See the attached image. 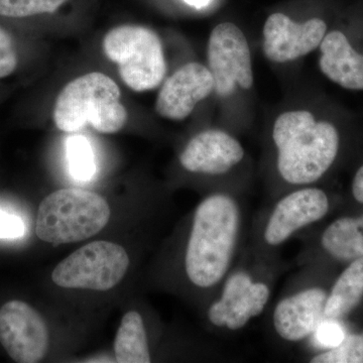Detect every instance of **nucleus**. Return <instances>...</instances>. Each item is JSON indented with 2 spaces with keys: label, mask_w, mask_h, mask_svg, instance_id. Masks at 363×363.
<instances>
[{
  "label": "nucleus",
  "mask_w": 363,
  "mask_h": 363,
  "mask_svg": "<svg viewBox=\"0 0 363 363\" xmlns=\"http://www.w3.org/2000/svg\"><path fill=\"white\" fill-rule=\"evenodd\" d=\"M332 116L318 117L306 109L281 112L272 125L277 169L286 183L311 185L337 161L342 128Z\"/></svg>",
  "instance_id": "obj_1"
},
{
  "label": "nucleus",
  "mask_w": 363,
  "mask_h": 363,
  "mask_svg": "<svg viewBox=\"0 0 363 363\" xmlns=\"http://www.w3.org/2000/svg\"><path fill=\"white\" fill-rule=\"evenodd\" d=\"M240 227V207L233 196L216 193L200 203L185 255L191 283L207 289L223 279L233 264Z\"/></svg>",
  "instance_id": "obj_2"
},
{
  "label": "nucleus",
  "mask_w": 363,
  "mask_h": 363,
  "mask_svg": "<svg viewBox=\"0 0 363 363\" xmlns=\"http://www.w3.org/2000/svg\"><path fill=\"white\" fill-rule=\"evenodd\" d=\"M121 92L113 80L99 72L74 79L57 98L52 118L65 133H77L86 125L98 133H116L123 130L128 112L121 102Z\"/></svg>",
  "instance_id": "obj_3"
},
{
  "label": "nucleus",
  "mask_w": 363,
  "mask_h": 363,
  "mask_svg": "<svg viewBox=\"0 0 363 363\" xmlns=\"http://www.w3.org/2000/svg\"><path fill=\"white\" fill-rule=\"evenodd\" d=\"M111 214L102 196L83 189H62L40 203L35 233L52 245L78 242L99 233Z\"/></svg>",
  "instance_id": "obj_4"
},
{
  "label": "nucleus",
  "mask_w": 363,
  "mask_h": 363,
  "mask_svg": "<svg viewBox=\"0 0 363 363\" xmlns=\"http://www.w3.org/2000/svg\"><path fill=\"white\" fill-rule=\"evenodd\" d=\"M104 54L118 66V73L130 89H156L167 74L161 39L154 30L140 26L112 28L104 40Z\"/></svg>",
  "instance_id": "obj_5"
},
{
  "label": "nucleus",
  "mask_w": 363,
  "mask_h": 363,
  "mask_svg": "<svg viewBox=\"0 0 363 363\" xmlns=\"http://www.w3.org/2000/svg\"><path fill=\"white\" fill-rule=\"evenodd\" d=\"M130 267L128 252L109 241H94L62 260L52 274L57 286L83 290H111L125 276Z\"/></svg>",
  "instance_id": "obj_6"
},
{
  "label": "nucleus",
  "mask_w": 363,
  "mask_h": 363,
  "mask_svg": "<svg viewBox=\"0 0 363 363\" xmlns=\"http://www.w3.org/2000/svg\"><path fill=\"white\" fill-rule=\"evenodd\" d=\"M208 69L214 80V92L228 98L238 90L252 89V52L245 33L235 23H219L210 33L207 45Z\"/></svg>",
  "instance_id": "obj_7"
},
{
  "label": "nucleus",
  "mask_w": 363,
  "mask_h": 363,
  "mask_svg": "<svg viewBox=\"0 0 363 363\" xmlns=\"http://www.w3.org/2000/svg\"><path fill=\"white\" fill-rule=\"evenodd\" d=\"M328 30V23L321 18L295 21L285 13H274L264 25L262 51L272 63L297 61L317 50Z\"/></svg>",
  "instance_id": "obj_8"
},
{
  "label": "nucleus",
  "mask_w": 363,
  "mask_h": 363,
  "mask_svg": "<svg viewBox=\"0 0 363 363\" xmlns=\"http://www.w3.org/2000/svg\"><path fill=\"white\" fill-rule=\"evenodd\" d=\"M0 343L16 362H40L49 350V330L30 305L9 301L0 309Z\"/></svg>",
  "instance_id": "obj_9"
},
{
  "label": "nucleus",
  "mask_w": 363,
  "mask_h": 363,
  "mask_svg": "<svg viewBox=\"0 0 363 363\" xmlns=\"http://www.w3.org/2000/svg\"><path fill=\"white\" fill-rule=\"evenodd\" d=\"M271 298L269 286L255 281L247 272L231 274L222 290L220 298L208 310V319L214 326L236 331L259 317Z\"/></svg>",
  "instance_id": "obj_10"
},
{
  "label": "nucleus",
  "mask_w": 363,
  "mask_h": 363,
  "mask_svg": "<svg viewBox=\"0 0 363 363\" xmlns=\"http://www.w3.org/2000/svg\"><path fill=\"white\" fill-rule=\"evenodd\" d=\"M330 202L322 189L304 187L281 198L269 219L264 240L271 247H279L305 227L323 219L328 213Z\"/></svg>",
  "instance_id": "obj_11"
},
{
  "label": "nucleus",
  "mask_w": 363,
  "mask_h": 363,
  "mask_svg": "<svg viewBox=\"0 0 363 363\" xmlns=\"http://www.w3.org/2000/svg\"><path fill=\"white\" fill-rule=\"evenodd\" d=\"M318 50L325 77L343 89L363 91V30L331 28Z\"/></svg>",
  "instance_id": "obj_12"
},
{
  "label": "nucleus",
  "mask_w": 363,
  "mask_h": 363,
  "mask_svg": "<svg viewBox=\"0 0 363 363\" xmlns=\"http://www.w3.org/2000/svg\"><path fill=\"white\" fill-rule=\"evenodd\" d=\"M214 92V80L208 67L191 62L169 76L157 94V116L181 121L190 116L196 105Z\"/></svg>",
  "instance_id": "obj_13"
},
{
  "label": "nucleus",
  "mask_w": 363,
  "mask_h": 363,
  "mask_svg": "<svg viewBox=\"0 0 363 363\" xmlns=\"http://www.w3.org/2000/svg\"><path fill=\"white\" fill-rule=\"evenodd\" d=\"M245 157L238 138L222 130H207L191 138L182 152L184 169L195 174L219 176L228 173Z\"/></svg>",
  "instance_id": "obj_14"
},
{
  "label": "nucleus",
  "mask_w": 363,
  "mask_h": 363,
  "mask_svg": "<svg viewBox=\"0 0 363 363\" xmlns=\"http://www.w3.org/2000/svg\"><path fill=\"white\" fill-rule=\"evenodd\" d=\"M328 294L312 286L279 301L272 314L277 334L288 342H300L315 333L323 321Z\"/></svg>",
  "instance_id": "obj_15"
},
{
  "label": "nucleus",
  "mask_w": 363,
  "mask_h": 363,
  "mask_svg": "<svg viewBox=\"0 0 363 363\" xmlns=\"http://www.w3.org/2000/svg\"><path fill=\"white\" fill-rule=\"evenodd\" d=\"M363 298V257L351 260L327 297L325 319L338 320L350 314Z\"/></svg>",
  "instance_id": "obj_16"
},
{
  "label": "nucleus",
  "mask_w": 363,
  "mask_h": 363,
  "mask_svg": "<svg viewBox=\"0 0 363 363\" xmlns=\"http://www.w3.org/2000/svg\"><path fill=\"white\" fill-rule=\"evenodd\" d=\"M321 245L336 259L351 262L363 257V214L332 222L322 234Z\"/></svg>",
  "instance_id": "obj_17"
},
{
  "label": "nucleus",
  "mask_w": 363,
  "mask_h": 363,
  "mask_svg": "<svg viewBox=\"0 0 363 363\" xmlns=\"http://www.w3.org/2000/svg\"><path fill=\"white\" fill-rule=\"evenodd\" d=\"M114 353L117 362H150L147 333L140 313L130 311L123 317L114 340Z\"/></svg>",
  "instance_id": "obj_18"
},
{
  "label": "nucleus",
  "mask_w": 363,
  "mask_h": 363,
  "mask_svg": "<svg viewBox=\"0 0 363 363\" xmlns=\"http://www.w3.org/2000/svg\"><path fill=\"white\" fill-rule=\"evenodd\" d=\"M66 156L74 180L87 183L94 178L97 172L96 159L85 136L76 135L67 138Z\"/></svg>",
  "instance_id": "obj_19"
},
{
  "label": "nucleus",
  "mask_w": 363,
  "mask_h": 363,
  "mask_svg": "<svg viewBox=\"0 0 363 363\" xmlns=\"http://www.w3.org/2000/svg\"><path fill=\"white\" fill-rule=\"evenodd\" d=\"M310 362L363 363V332L345 335L338 345L315 355Z\"/></svg>",
  "instance_id": "obj_20"
},
{
  "label": "nucleus",
  "mask_w": 363,
  "mask_h": 363,
  "mask_svg": "<svg viewBox=\"0 0 363 363\" xmlns=\"http://www.w3.org/2000/svg\"><path fill=\"white\" fill-rule=\"evenodd\" d=\"M68 0H0V16L26 18L52 13Z\"/></svg>",
  "instance_id": "obj_21"
},
{
  "label": "nucleus",
  "mask_w": 363,
  "mask_h": 363,
  "mask_svg": "<svg viewBox=\"0 0 363 363\" xmlns=\"http://www.w3.org/2000/svg\"><path fill=\"white\" fill-rule=\"evenodd\" d=\"M18 55L9 33L0 26V78L7 77L16 70Z\"/></svg>",
  "instance_id": "obj_22"
},
{
  "label": "nucleus",
  "mask_w": 363,
  "mask_h": 363,
  "mask_svg": "<svg viewBox=\"0 0 363 363\" xmlns=\"http://www.w3.org/2000/svg\"><path fill=\"white\" fill-rule=\"evenodd\" d=\"M317 340L325 347H334L345 337L337 320L323 319L315 331Z\"/></svg>",
  "instance_id": "obj_23"
},
{
  "label": "nucleus",
  "mask_w": 363,
  "mask_h": 363,
  "mask_svg": "<svg viewBox=\"0 0 363 363\" xmlns=\"http://www.w3.org/2000/svg\"><path fill=\"white\" fill-rule=\"evenodd\" d=\"M25 233L26 225L21 217L0 210V238L1 240H18L23 238Z\"/></svg>",
  "instance_id": "obj_24"
},
{
  "label": "nucleus",
  "mask_w": 363,
  "mask_h": 363,
  "mask_svg": "<svg viewBox=\"0 0 363 363\" xmlns=\"http://www.w3.org/2000/svg\"><path fill=\"white\" fill-rule=\"evenodd\" d=\"M351 192L353 198L360 204H363V164L359 166L353 176Z\"/></svg>",
  "instance_id": "obj_25"
},
{
  "label": "nucleus",
  "mask_w": 363,
  "mask_h": 363,
  "mask_svg": "<svg viewBox=\"0 0 363 363\" xmlns=\"http://www.w3.org/2000/svg\"><path fill=\"white\" fill-rule=\"evenodd\" d=\"M184 1L189 4V6L199 9L207 6L211 2V0H184Z\"/></svg>",
  "instance_id": "obj_26"
}]
</instances>
